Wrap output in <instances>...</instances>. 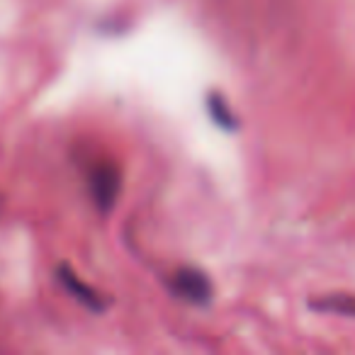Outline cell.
<instances>
[{"label": "cell", "mask_w": 355, "mask_h": 355, "mask_svg": "<svg viewBox=\"0 0 355 355\" xmlns=\"http://www.w3.org/2000/svg\"><path fill=\"white\" fill-rule=\"evenodd\" d=\"M122 190V173L114 163L103 161L90 171V193L100 212H110L114 207Z\"/></svg>", "instance_id": "1"}, {"label": "cell", "mask_w": 355, "mask_h": 355, "mask_svg": "<svg viewBox=\"0 0 355 355\" xmlns=\"http://www.w3.org/2000/svg\"><path fill=\"white\" fill-rule=\"evenodd\" d=\"M173 290L190 304H207L212 300V282L198 268H180L173 275Z\"/></svg>", "instance_id": "2"}, {"label": "cell", "mask_w": 355, "mask_h": 355, "mask_svg": "<svg viewBox=\"0 0 355 355\" xmlns=\"http://www.w3.org/2000/svg\"><path fill=\"white\" fill-rule=\"evenodd\" d=\"M59 280L64 282V287L71 292V295L76 297L78 302H83L85 306H90V309H103V300L98 297V292L93 290V287H88L83 280H80L78 275H76L73 270H71L69 266H61L59 268Z\"/></svg>", "instance_id": "3"}, {"label": "cell", "mask_w": 355, "mask_h": 355, "mask_svg": "<svg viewBox=\"0 0 355 355\" xmlns=\"http://www.w3.org/2000/svg\"><path fill=\"white\" fill-rule=\"evenodd\" d=\"M209 114H212L214 124L224 129H234L236 127V119H234V112L229 110L227 100L222 95H209Z\"/></svg>", "instance_id": "4"}, {"label": "cell", "mask_w": 355, "mask_h": 355, "mask_svg": "<svg viewBox=\"0 0 355 355\" xmlns=\"http://www.w3.org/2000/svg\"><path fill=\"white\" fill-rule=\"evenodd\" d=\"M314 306L321 311H336V314H343V316H355V297H343V295L326 297V300L316 302Z\"/></svg>", "instance_id": "5"}, {"label": "cell", "mask_w": 355, "mask_h": 355, "mask_svg": "<svg viewBox=\"0 0 355 355\" xmlns=\"http://www.w3.org/2000/svg\"><path fill=\"white\" fill-rule=\"evenodd\" d=\"M3 205L6 202H3V195H0V217H3Z\"/></svg>", "instance_id": "6"}]
</instances>
